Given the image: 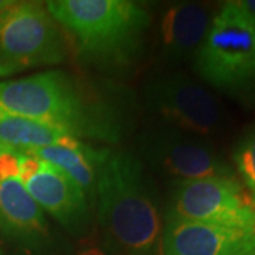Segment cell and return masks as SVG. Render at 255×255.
<instances>
[{"label":"cell","mask_w":255,"mask_h":255,"mask_svg":"<svg viewBox=\"0 0 255 255\" xmlns=\"http://www.w3.org/2000/svg\"><path fill=\"white\" fill-rule=\"evenodd\" d=\"M233 159L238 174L246 184L250 197L255 204V124L238 140Z\"/></svg>","instance_id":"9a60e30c"},{"label":"cell","mask_w":255,"mask_h":255,"mask_svg":"<svg viewBox=\"0 0 255 255\" xmlns=\"http://www.w3.org/2000/svg\"><path fill=\"white\" fill-rule=\"evenodd\" d=\"M50 228L44 211L18 179L0 182V234L28 248L47 243Z\"/></svg>","instance_id":"7c38bea8"},{"label":"cell","mask_w":255,"mask_h":255,"mask_svg":"<svg viewBox=\"0 0 255 255\" xmlns=\"http://www.w3.org/2000/svg\"><path fill=\"white\" fill-rule=\"evenodd\" d=\"M0 255H3V254H1V253H0Z\"/></svg>","instance_id":"7402d4cb"},{"label":"cell","mask_w":255,"mask_h":255,"mask_svg":"<svg viewBox=\"0 0 255 255\" xmlns=\"http://www.w3.org/2000/svg\"><path fill=\"white\" fill-rule=\"evenodd\" d=\"M13 4V1L11 0H0V13L3 11L4 9H7L9 6Z\"/></svg>","instance_id":"ffe728a7"},{"label":"cell","mask_w":255,"mask_h":255,"mask_svg":"<svg viewBox=\"0 0 255 255\" xmlns=\"http://www.w3.org/2000/svg\"><path fill=\"white\" fill-rule=\"evenodd\" d=\"M166 220L255 231V204L236 177L176 182Z\"/></svg>","instance_id":"52a82bcc"},{"label":"cell","mask_w":255,"mask_h":255,"mask_svg":"<svg viewBox=\"0 0 255 255\" xmlns=\"http://www.w3.org/2000/svg\"><path fill=\"white\" fill-rule=\"evenodd\" d=\"M77 255H107L105 251L98 246H88L84 247L81 251L78 253Z\"/></svg>","instance_id":"d6986e66"},{"label":"cell","mask_w":255,"mask_h":255,"mask_svg":"<svg viewBox=\"0 0 255 255\" xmlns=\"http://www.w3.org/2000/svg\"><path fill=\"white\" fill-rule=\"evenodd\" d=\"M139 155L155 172L190 182L210 177H236L234 170L203 140L173 128L156 125L139 136Z\"/></svg>","instance_id":"ba28073f"},{"label":"cell","mask_w":255,"mask_h":255,"mask_svg":"<svg viewBox=\"0 0 255 255\" xmlns=\"http://www.w3.org/2000/svg\"><path fill=\"white\" fill-rule=\"evenodd\" d=\"M70 43L40 1H13L0 13V78L64 63Z\"/></svg>","instance_id":"5b68a950"},{"label":"cell","mask_w":255,"mask_h":255,"mask_svg":"<svg viewBox=\"0 0 255 255\" xmlns=\"http://www.w3.org/2000/svg\"><path fill=\"white\" fill-rule=\"evenodd\" d=\"M6 152H13V150H10L9 147H6V146H3L0 143V155H1V153H6Z\"/></svg>","instance_id":"44dd1931"},{"label":"cell","mask_w":255,"mask_h":255,"mask_svg":"<svg viewBox=\"0 0 255 255\" xmlns=\"http://www.w3.org/2000/svg\"><path fill=\"white\" fill-rule=\"evenodd\" d=\"M18 179V153L6 152L0 155V182Z\"/></svg>","instance_id":"e0dca14e"},{"label":"cell","mask_w":255,"mask_h":255,"mask_svg":"<svg viewBox=\"0 0 255 255\" xmlns=\"http://www.w3.org/2000/svg\"><path fill=\"white\" fill-rule=\"evenodd\" d=\"M0 111L53 125L82 142L117 143L128 127L114 94L60 70L0 81Z\"/></svg>","instance_id":"6da1fadb"},{"label":"cell","mask_w":255,"mask_h":255,"mask_svg":"<svg viewBox=\"0 0 255 255\" xmlns=\"http://www.w3.org/2000/svg\"><path fill=\"white\" fill-rule=\"evenodd\" d=\"M238 4L255 21V0H240Z\"/></svg>","instance_id":"ac0fdd59"},{"label":"cell","mask_w":255,"mask_h":255,"mask_svg":"<svg viewBox=\"0 0 255 255\" xmlns=\"http://www.w3.org/2000/svg\"><path fill=\"white\" fill-rule=\"evenodd\" d=\"M47 10L84 63L122 71L140 58L150 24L146 7L130 0H51Z\"/></svg>","instance_id":"3957f363"},{"label":"cell","mask_w":255,"mask_h":255,"mask_svg":"<svg viewBox=\"0 0 255 255\" xmlns=\"http://www.w3.org/2000/svg\"><path fill=\"white\" fill-rule=\"evenodd\" d=\"M143 102L159 125L194 136L214 135L224 122V111L217 98L182 71L153 74L143 87Z\"/></svg>","instance_id":"8992f818"},{"label":"cell","mask_w":255,"mask_h":255,"mask_svg":"<svg viewBox=\"0 0 255 255\" xmlns=\"http://www.w3.org/2000/svg\"><path fill=\"white\" fill-rule=\"evenodd\" d=\"M211 10L206 4L182 1L167 6L156 27L157 54L169 68L193 61L209 31Z\"/></svg>","instance_id":"30bf717a"},{"label":"cell","mask_w":255,"mask_h":255,"mask_svg":"<svg viewBox=\"0 0 255 255\" xmlns=\"http://www.w3.org/2000/svg\"><path fill=\"white\" fill-rule=\"evenodd\" d=\"M23 153H33L44 162L54 166L68 176L85 194L94 207L95 186H97V162L100 149H95L87 142L74 139L67 145H55Z\"/></svg>","instance_id":"4fadbf2b"},{"label":"cell","mask_w":255,"mask_h":255,"mask_svg":"<svg viewBox=\"0 0 255 255\" xmlns=\"http://www.w3.org/2000/svg\"><path fill=\"white\" fill-rule=\"evenodd\" d=\"M201 81L243 108L255 105V21L238 1H227L213 16L193 58Z\"/></svg>","instance_id":"277c9868"},{"label":"cell","mask_w":255,"mask_h":255,"mask_svg":"<svg viewBox=\"0 0 255 255\" xmlns=\"http://www.w3.org/2000/svg\"><path fill=\"white\" fill-rule=\"evenodd\" d=\"M74 139L77 137L53 125L0 111V143L16 153L67 145Z\"/></svg>","instance_id":"5bb4252c"},{"label":"cell","mask_w":255,"mask_h":255,"mask_svg":"<svg viewBox=\"0 0 255 255\" xmlns=\"http://www.w3.org/2000/svg\"><path fill=\"white\" fill-rule=\"evenodd\" d=\"M160 255H255V231L166 220Z\"/></svg>","instance_id":"9c48e42d"},{"label":"cell","mask_w":255,"mask_h":255,"mask_svg":"<svg viewBox=\"0 0 255 255\" xmlns=\"http://www.w3.org/2000/svg\"><path fill=\"white\" fill-rule=\"evenodd\" d=\"M30 196L71 234H81L91 221V204L84 191L54 166L44 162L40 172L24 183Z\"/></svg>","instance_id":"8fae6325"},{"label":"cell","mask_w":255,"mask_h":255,"mask_svg":"<svg viewBox=\"0 0 255 255\" xmlns=\"http://www.w3.org/2000/svg\"><path fill=\"white\" fill-rule=\"evenodd\" d=\"M44 160L33 153H18V180L27 183L34 174L40 172Z\"/></svg>","instance_id":"2e32d148"},{"label":"cell","mask_w":255,"mask_h":255,"mask_svg":"<svg viewBox=\"0 0 255 255\" xmlns=\"http://www.w3.org/2000/svg\"><path fill=\"white\" fill-rule=\"evenodd\" d=\"M94 206L112 246L128 255L159 253L163 221L139 156L100 149Z\"/></svg>","instance_id":"7a4b0ae2"}]
</instances>
